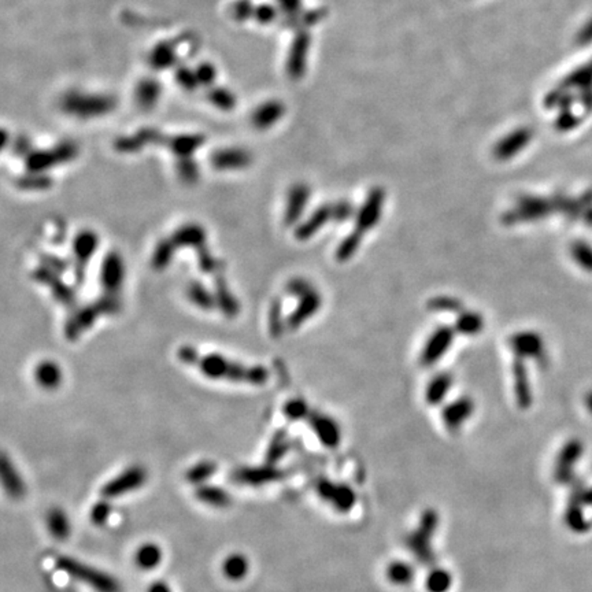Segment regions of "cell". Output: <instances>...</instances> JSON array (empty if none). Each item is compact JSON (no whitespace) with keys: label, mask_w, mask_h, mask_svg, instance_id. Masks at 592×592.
Returning <instances> with one entry per match:
<instances>
[{"label":"cell","mask_w":592,"mask_h":592,"mask_svg":"<svg viewBox=\"0 0 592 592\" xmlns=\"http://www.w3.org/2000/svg\"><path fill=\"white\" fill-rule=\"evenodd\" d=\"M179 360L212 380H226L233 383H247L251 386H263L269 380V371L265 366H245L236 361L228 360L219 354H200L191 346H183L177 353Z\"/></svg>","instance_id":"obj_1"},{"label":"cell","mask_w":592,"mask_h":592,"mask_svg":"<svg viewBox=\"0 0 592 592\" xmlns=\"http://www.w3.org/2000/svg\"><path fill=\"white\" fill-rule=\"evenodd\" d=\"M54 562L61 572L96 592H121V584L116 578L76 558L59 556Z\"/></svg>","instance_id":"obj_2"},{"label":"cell","mask_w":592,"mask_h":592,"mask_svg":"<svg viewBox=\"0 0 592 592\" xmlns=\"http://www.w3.org/2000/svg\"><path fill=\"white\" fill-rule=\"evenodd\" d=\"M120 309L121 300L118 295L105 294L100 299L78 310L74 317H72V320L65 327V335L70 340H73L78 338L83 332H85L96 321L98 317L105 314H116L117 311H120Z\"/></svg>","instance_id":"obj_3"},{"label":"cell","mask_w":592,"mask_h":592,"mask_svg":"<svg viewBox=\"0 0 592 592\" xmlns=\"http://www.w3.org/2000/svg\"><path fill=\"white\" fill-rule=\"evenodd\" d=\"M439 516L435 510H426L422 513L418 528L407 538L406 545L414 557L424 565H430L435 561V556L430 546V539L437 528Z\"/></svg>","instance_id":"obj_4"},{"label":"cell","mask_w":592,"mask_h":592,"mask_svg":"<svg viewBox=\"0 0 592 592\" xmlns=\"http://www.w3.org/2000/svg\"><path fill=\"white\" fill-rule=\"evenodd\" d=\"M146 481L147 470L140 465H133L116 476L113 480L107 481L102 487L100 494L105 499H116L127 495L128 492L139 490L144 485Z\"/></svg>","instance_id":"obj_5"},{"label":"cell","mask_w":592,"mask_h":592,"mask_svg":"<svg viewBox=\"0 0 592 592\" xmlns=\"http://www.w3.org/2000/svg\"><path fill=\"white\" fill-rule=\"evenodd\" d=\"M455 333H457L455 329L447 325L436 328L429 335L428 340L422 347V351L419 355L421 365L425 368L435 366L451 349Z\"/></svg>","instance_id":"obj_6"},{"label":"cell","mask_w":592,"mask_h":592,"mask_svg":"<svg viewBox=\"0 0 592 592\" xmlns=\"http://www.w3.org/2000/svg\"><path fill=\"white\" fill-rule=\"evenodd\" d=\"M284 477L285 472L270 463H265L262 466H243L232 473V479L236 484L248 487H261Z\"/></svg>","instance_id":"obj_7"},{"label":"cell","mask_w":592,"mask_h":592,"mask_svg":"<svg viewBox=\"0 0 592 592\" xmlns=\"http://www.w3.org/2000/svg\"><path fill=\"white\" fill-rule=\"evenodd\" d=\"M99 245V239L92 230L80 232L73 241V255H74V277L78 287L84 284L85 280V267L91 258L94 256L96 248Z\"/></svg>","instance_id":"obj_8"},{"label":"cell","mask_w":592,"mask_h":592,"mask_svg":"<svg viewBox=\"0 0 592 592\" xmlns=\"http://www.w3.org/2000/svg\"><path fill=\"white\" fill-rule=\"evenodd\" d=\"M384 200H386V194L380 188L371 191V194L368 195L366 200L355 214L354 229L365 234L369 230H372L375 226H377L383 215Z\"/></svg>","instance_id":"obj_9"},{"label":"cell","mask_w":592,"mask_h":592,"mask_svg":"<svg viewBox=\"0 0 592 592\" xmlns=\"http://www.w3.org/2000/svg\"><path fill=\"white\" fill-rule=\"evenodd\" d=\"M551 208L546 200L535 197H523L510 211L503 215V222L507 225L539 219L550 214Z\"/></svg>","instance_id":"obj_10"},{"label":"cell","mask_w":592,"mask_h":592,"mask_svg":"<svg viewBox=\"0 0 592 592\" xmlns=\"http://www.w3.org/2000/svg\"><path fill=\"white\" fill-rule=\"evenodd\" d=\"M317 492L324 501L329 502L338 512L342 513L350 512L354 507L357 499L354 491L349 485H338L325 479L318 480Z\"/></svg>","instance_id":"obj_11"},{"label":"cell","mask_w":592,"mask_h":592,"mask_svg":"<svg viewBox=\"0 0 592 592\" xmlns=\"http://www.w3.org/2000/svg\"><path fill=\"white\" fill-rule=\"evenodd\" d=\"M125 278V266L121 255L116 251H110L102 263L100 283L106 294L118 295Z\"/></svg>","instance_id":"obj_12"},{"label":"cell","mask_w":592,"mask_h":592,"mask_svg":"<svg viewBox=\"0 0 592 592\" xmlns=\"http://www.w3.org/2000/svg\"><path fill=\"white\" fill-rule=\"evenodd\" d=\"M509 347L520 360H539L543 354L545 344L539 333L532 331H521L513 333L509 339Z\"/></svg>","instance_id":"obj_13"},{"label":"cell","mask_w":592,"mask_h":592,"mask_svg":"<svg viewBox=\"0 0 592 592\" xmlns=\"http://www.w3.org/2000/svg\"><path fill=\"white\" fill-rule=\"evenodd\" d=\"M307 419L316 436L325 447L335 448L339 446L342 440V430L332 417L322 413H310Z\"/></svg>","instance_id":"obj_14"},{"label":"cell","mask_w":592,"mask_h":592,"mask_svg":"<svg viewBox=\"0 0 592 592\" xmlns=\"http://www.w3.org/2000/svg\"><path fill=\"white\" fill-rule=\"evenodd\" d=\"M473 411L474 402L468 396H462L452 400L443 408L441 419L450 432H457L470 418Z\"/></svg>","instance_id":"obj_15"},{"label":"cell","mask_w":592,"mask_h":592,"mask_svg":"<svg viewBox=\"0 0 592 592\" xmlns=\"http://www.w3.org/2000/svg\"><path fill=\"white\" fill-rule=\"evenodd\" d=\"M322 305V296L321 294L314 288L310 292L305 294L299 298V303L296 309L289 314L287 320V327L289 329H298L300 325H303L307 320H310L314 314L318 313Z\"/></svg>","instance_id":"obj_16"},{"label":"cell","mask_w":592,"mask_h":592,"mask_svg":"<svg viewBox=\"0 0 592 592\" xmlns=\"http://www.w3.org/2000/svg\"><path fill=\"white\" fill-rule=\"evenodd\" d=\"M331 221H333V204H322L296 226L295 237L300 241L309 240Z\"/></svg>","instance_id":"obj_17"},{"label":"cell","mask_w":592,"mask_h":592,"mask_svg":"<svg viewBox=\"0 0 592 592\" xmlns=\"http://www.w3.org/2000/svg\"><path fill=\"white\" fill-rule=\"evenodd\" d=\"M309 200H310V190L303 184H298L289 191L287 206H285V212H284V223L287 226L296 225L300 221V217L303 215L306 206L309 204Z\"/></svg>","instance_id":"obj_18"},{"label":"cell","mask_w":592,"mask_h":592,"mask_svg":"<svg viewBox=\"0 0 592 592\" xmlns=\"http://www.w3.org/2000/svg\"><path fill=\"white\" fill-rule=\"evenodd\" d=\"M512 375H513L516 400L521 408H528L532 403V390H531L528 369L524 360H520V358L514 360L512 366Z\"/></svg>","instance_id":"obj_19"},{"label":"cell","mask_w":592,"mask_h":592,"mask_svg":"<svg viewBox=\"0 0 592 592\" xmlns=\"http://www.w3.org/2000/svg\"><path fill=\"white\" fill-rule=\"evenodd\" d=\"M0 473H1V483H3V487L7 491V494L14 499L22 498L26 492L25 483H23L19 472L15 469V466L7 458L6 454L1 455Z\"/></svg>","instance_id":"obj_20"},{"label":"cell","mask_w":592,"mask_h":592,"mask_svg":"<svg viewBox=\"0 0 592 592\" xmlns=\"http://www.w3.org/2000/svg\"><path fill=\"white\" fill-rule=\"evenodd\" d=\"M169 240L172 241L175 250H177L180 247H194V248H197V251H199L204 247L206 232L200 225L190 223V225H184L183 228L177 229L169 237Z\"/></svg>","instance_id":"obj_21"},{"label":"cell","mask_w":592,"mask_h":592,"mask_svg":"<svg viewBox=\"0 0 592 592\" xmlns=\"http://www.w3.org/2000/svg\"><path fill=\"white\" fill-rule=\"evenodd\" d=\"M73 157H74V149L65 146V147H59L51 153H44L41 155H32L26 164L32 172H41V171H45L55 164L69 161Z\"/></svg>","instance_id":"obj_22"},{"label":"cell","mask_w":592,"mask_h":592,"mask_svg":"<svg viewBox=\"0 0 592 592\" xmlns=\"http://www.w3.org/2000/svg\"><path fill=\"white\" fill-rule=\"evenodd\" d=\"M34 380L41 388L47 391H52L61 386L63 380V375L56 362L45 360V361H41L34 368Z\"/></svg>","instance_id":"obj_23"},{"label":"cell","mask_w":592,"mask_h":592,"mask_svg":"<svg viewBox=\"0 0 592 592\" xmlns=\"http://www.w3.org/2000/svg\"><path fill=\"white\" fill-rule=\"evenodd\" d=\"M452 375L448 372H441L433 376L425 388V402L430 406L440 404L452 388Z\"/></svg>","instance_id":"obj_24"},{"label":"cell","mask_w":592,"mask_h":592,"mask_svg":"<svg viewBox=\"0 0 592 592\" xmlns=\"http://www.w3.org/2000/svg\"><path fill=\"white\" fill-rule=\"evenodd\" d=\"M34 278H36L37 281H41V283L48 284V287H51V289H52L54 295L56 296V299H58L59 302H62V303H65V305H72V303L74 302L76 296H74L73 289H72V288H69V287H66V285L63 284V281H62L61 278H58V274H56V273H55V274L52 273V270H48V269H45V267H41V269H39V270L34 273Z\"/></svg>","instance_id":"obj_25"},{"label":"cell","mask_w":592,"mask_h":592,"mask_svg":"<svg viewBox=\"0 0 592 592\" xmlns=\"http://www.w3.org/2000/svg\"><path fill=\"white\" fill-rule=\"evenodd\" d=\"M251 158L247 153L240 150H225L212 155L211 164L218 171H233L245 168Z\"/></svg>","instance_id":"obj_26"},{"label":"cell","mask_w":592,"mask_h":592,"mask_svg":"<svg viewBox=\"0 0 592 592\" xmlns=\"http://www.w3.org/2000/svg\"><path fill=\"white\" fill-rule=\"evenodd\" d=\"M195 496L201 503L217 509H225L232 503L230 495L223 488L210 484L197 485Z\"/></svg>","instance_id":"obj_27"},{"label":"cell","mask_w":592,"mask_h":592,"mask_svg":"<svg viewBox=\"0 0 592 592\" xmlns=\"http://www.w3.org/2000/svg\"><path fill=\"white\" fill-rule=\"evenodd\" d=\"M47 524L51 535L58 540H66L72 532V524L69 516L59 507H54L48 512Z\"/></svg>","instance_id":"obj_28"},{"label":"cell","mask_w":592,"mask_h":592,"mask_svg":"<svg viewBox=\"0 0 592 592\" xmlns=\"http://www.w3.org/2000/svg\"><path fill=\"white\" fill-rule=\"evenodd\" d=\"M454 329L463 336H476L484 329V318L476 311H462L455 320Z\"/></svg>","instance_id":"obj_29"},{"label":"cell","mask_w":592,"mask_h":592,"mask_svg":"<svg viewBox=\"0 0 592 592\" xmlns=\"http://www.w3.org/2000/svg\"><path fill=\"white\" fill-rule=\"evenodd\" d=\"M162 550L157 543H144L135 556L136 565L143 571H153L162 562Z\"/></svg>","instance_id":"obj_30"},{"label":"cell","mask_w":592,"mask_h":592,"mask_svg":"<svg viewBox=\"0 0 592 592\" xmlns=\"http://www.w3.org/2000/svg\"><path fill=\"white\" fill-rule=\"evenodd\" d=\"M222 571L229 580L239 582L247 576L250 571V562L244 554L234 553L226 557L222 565Z\"/></svg>","instance_id":"obj_31"},{"label":"cell","mask_w":592,"mask_h":592,"mask_svg":"<svg viewBox=\"0 0 592 592\" xmlns=\"http://www.w3.org/2000/svg\"><path fill=\"white\" fill-rule=\"evenodd\" d=\"M214 296H215L217 305L219 306V309L226 316H236L239 313V303H237L236 298L232 295V292L229 291L225 280H222V278L215 280Z\"/></svg>","instance_id":"obj_32"},{"label":"cell","mask_w":592,"mask_h":592,"mask_svg":"<svg viewBox=\"0 0 592 592\" xmlns=\"http://www.w3.org/2000/svg\"><path fill=\"white\" fill-rule=\"evenodd\" d=\"M364 236L365 234H362L357 229H354L351 233H349L336 248V259L339 262L350 261L355 255V252L358 251Z\"/></svg>","instance_id":"obj_33"},{"label":"cell","mask_w":592,"mask_h":592,"mask_svg":"<svg viewBox=\"0 0 592 592\" xmlns=\"http://www.w3.org/2000/svg\"><path fill=\"white\" fill-rule=\"evenodd\" d=\"M187 295L194 305H197L199 309H203V310H212L217 305L215 296L211 295L201 283H197V281L191 283L187 288Z\"/></svg>","instance_id":"obj_34"},{"label":"cell","mask_w":592,"mask_h":592,"mask_svg":"<svg viewBox=\"0 0 592 592\" xmlns=\"http://www.w3.org/2000/svg\"><path fill=\"white\" fill-rule=\"evenodd\" d=\"M289 450V440L285 432L278 430L277 433H274L269 447H267V452H266V463L270 465H276Z\"/></svg>","instance_id":"obj_35"},{"label":"cell","mask_w":592,"mask_h":592,"mask_svg":"<svg viewBox=\"0 0 592 592\" xmlns=\"http://www.w3.org/2000/svg\"><path fill=\"white\" fill-rule=\"evenodd\" d=\"M217 472V465L212 461H200L195 463L188 472L186 473V479L188 483L201 485L206 484L207 480H210Z\"/></svg>","instance_id":"obj_36"},{"label":"cell","mask_w":592,"mask_h":592,"mask_svg":"<svg viewBox=\"0 0 592 592\" xmlns=\"http://www.w3.org/2000/svg\"><path fill=\"white\" fill-rule=\"evenodd\" d=\"M387 578L395 586H407L414 579V569L407 562L396 561L388 567Z\"/></svg>","instance_id":"obj_37"},{"label":"cell","mask_w":592,"mask_h":592,"mask_svg":"<svg viewBox=\"0 0 592 592\" xmlns=\"http://www.w3.org/2000/svg\"><path fill=\"white\" fill-rule=\"evenodd\" d=\"M452 578L446 569H433L425 582L428 592H447L451 589Z\"/></svg>","instance_id":"obj_38"},{"label":"cell","mask_w":592,"mask_h":592,"mask_svg":"<svg viewBox=\"0 0 592 592\" xmlns=\"http://www.w3.org/2000/svg\"><path fill=\"white\" fill-rule=\"evenodd\" d=\"M284 414L287 415L288 419L291 421H299V419H307V417L310 415V408L309 404L303 400V399H291L284 404L283 408Z\"/></svg>","instance_id":"obj_39"},{"label":"cell","mask_w":592,"mask_h":592,"mask_svg":"<svg viewBox=\"0 0 592 592\" xmlns=\"http://www.w3.org/2000/svg\"><path fill=\"white\" fill-rule=\"evenodd\" d=\"M428 306H429V310L443 311V313H457V311H461L462 309V303L458 299L452 296H444V295L430 299Z\"/></svg>","instance_id":"obj_40"},{"label":"cell","mask_w":592,"mask_h":592,"mask_svg":"<svg viewBox=\"0 0 592 592\" xmlns=\"http://www.w3.org/2000/svg\"><path fill=\"white\" fill-rule=\"evenodd\" d=\"M111 516V505L107 501H102L95 503L91 510V521L95 525H105Z\"/></svg>","instance_id":"obj_41"},{"label":"cell","mask_w":592,"mask_h":592,"mask_svg":"<svg viewBox=\"0 0 592 592\" xmlns=\"http://www.w3.org/2000/svg\"><path fill=\"white\" fill-rule=\"evenodd\" d=\"M355 214H357V211H354L353 204H350L346 200L338 201V203L333 204V221L335 222L344 223V222H347Z\"/></svg>","instance_id":"obj_42"},{"label":"cell","mask_w":592,"mask_h":592,"mask_svg":"<svg viewBox=\"0 0 592 592\" xmlns=\"http://www.w3.org/2000/svg\"><path fill=\"white\" fill-rule=\"evenodd\" d=\"M311 289H314V287L305 278H294L287 285V292L291 294L292 296H298V298L303 296L305 294L310 292Z\"/></svg>","instance_id":"obj_43"},{"label":"cell","mask_w":592,"mask_h":592,"mask_svg":"<svg viewBox=\"0 0 592 592\" xmlns=\"http://www.w3.org/2000/svg\"><path fill=\"white\" fill-rule=\"evenodd\" d=\"M51 184V180L44 176H33L26 180H21L19 187L23 190H45Z\"/></svg>","instance_id":"obj_44"},{"label":"cell","mask_w":592,"mask_h":592,"mask_svg":"<svg viewBox=\"0 0 592 592\" xmlns=\"http://www.w3.org/2000/svg\"><path fill=\"white\" fill-rule=\"evenodd\" d=\"M149 592H172V589L169 587V584H168L166 582L158 580V582H154V583L150 586Z\"/></svg>","instance_id":"obj_45"}]
</instances>
